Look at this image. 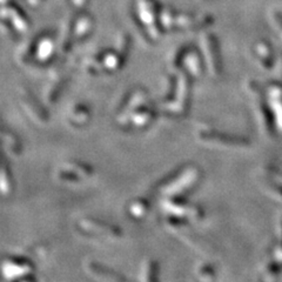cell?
Instances as JSON below:
<instances>
[{
    "instance_id": "cell-1",
    "label": "cell",
    "mask_w": 282,
    "mask_h": 282,
    "mask_svg": "<svg viewBox=\"0 0 282 282\" xmlns=\"http://www.w3.org/2000/svg\"><path fill=\"white\" fill-rule=\"evenodd\" d=\"M199 176L200 172L196 167H188L180 172L177 177H174L173 180L165 184L161 188V193L165 196L170 197L180 195V194L190 189L196 184V181L199 180Z\"/></svg>"
},
{
    "instance_id": "cell-2",
    "label": "cell",
    "mask_w": 282,
    "mask_h": 282,
    "mask_svg": "<svg viewBox=\"0 0 282 282\" xmlns=\"http://www.w3.org/2000/svg\"><path fill=\"white\" fill-rule=\"evenodd\" d=\"M176 93H174V98L171 100V102L167 103V109L176 114H181L187 108L189 83H188L187 73L183 70L176 71Z\"/></svg>"
},
{
    "instance_id": "cell-3",
    "label": "cell",
    "mask_w": 282,
    "mask_h": 282,
    "mask_svg": "<svg viewBox=\"0 0 282 282\" xmlns=\"http://www.w3.org/2000/svg\"><path fill=\"white\" fill-rule=\"evenodd\" d=\"M163 209L170 216L178 219H189L199 220L202 216V210L195 205L184 202L180 200H174L173 197H166L161 201Z\"/></svg>"
},
{
    "instance_id": "cell-4",
    "label": "cell",
    "mask_w": 282,
    "mask_h": 282,
    "mask_svg": "<svg viewBox=\"0 0 282 282\" xmlns=\"http://www.w3.org/2000/svg\"><path fill=\"white\" fill-rule=\"evenodd\" d=\"M138 15L152 39H158L160 35V27L158 25L157 11L153 0H138Z\"/></svg>"
},
{
    "instance_id": "cell-5",
    "label": "cell",
    "mask_w": 282,
    "mask_h": 282,
    "mask_svg": "<svg viewBox=\"0 0 282 282\" xmlns=\"http://www.w3.org/2000/svg\"><path fill=\"white\" fill-rule=\"evenodd\" d=\"M79 226L87 234L102 236L106 239H116L121 236V233L116 227L106 225V223L100 222L98 220L85 218L80 220Z\"/></svg>"
},
{
    "instance_id": "cell-6",
    "label": "cell",
    "mask_w": 282,
    "mask_h": 282,
    "mask_svg": "<svg viewBox=\"0 0 282 282\" xmlns=\"http://www.w3.org/2000/svg\"><path fill=\"white\" fill-rule=\"evenodd\" d=\"M146 103H147V94H146L145 91L142 90L135 91V92L129 96L128 101L126 102L124 108L120 111L118 118H116L118 124L121 126L129 125V121H131V116L133 113L140 108L141 106L146 105Z\"/></svg>"
},
{
    "instance_id": "cell-7",
    "label": "cell",
    "mask_w": 282,
    "mask_h": 282,
    "mask_svg": "<svg viewBox=\"0 0 282 282\" xmlns=\"http://www.w3.org/2000/svg\"><path fill=\"white\" fill-rule=\"evenodd\" d=\"M201 45H202L203 54H205L207 69H208L210 74L216 76L219 72V59L215 38L212 34L205 33L201 38Z\"/></svg>"
},
{
    "instance_id": "cell-8",
    "label": "cell",
    "mask_w": 282,
    "mask_h": 282,
    "mask_svg": "<svg viewBox=\"0 0 282 282\" xmlns=\"http://www.w3.org/2000/svg\"><path fill=\"white\" fill-rule=\"evenodd\" d=\"M2 18H4V20L8 19L12 27L15 31H18L19 33H24V32L27 31L28 22L26 20L25 15L20 12V9L12 5L11 1L8 2L7 6H6V4H2Z\"/></svg>"
},
{
    "instance_id": "cell-9",
    "label": "cell",
    "mask_w": 282,
    "mask_h": 282,
    "mask_svg": "<svg viewBox=\"0 0 282 282\" xmlns=\"http://www.w3.org/2000/svg\"><path fill=\"white\" fill-rule=\"evenodd\" d=\"M20 101L22 108L25 109L26 113L30 115V118L33 120V121L37 122V124H45V122L47 121L48 116L46 115V113L44 112V109L41 108L40 106H38L37 103H35L30 94H21Z\"/></svg>"
},
{
    "instance_id": "cell-10",
    "label": "cell",
    "mask_w": 282,
    "mask_h": 282,
    "mask_svg": "<svg viewBox=\"0 0 282 282\" xmlns=\"http://www.w3.org/2000/svg\"><path fill=\"white\" fill-rule=\"evenodd\" d=\"M31 265L27 264V262L14 260H5L2 262V273H4V277L9 279V280L31 274Z\"/></svg>"
},
{
    "instance_id": "cell-11",
    "label": "cell",
    "mask_w": 282,
    "mask_h": 282,
    "mask_svg": "<svg viewBox=\"0 0 282 282\" xmlns=\"http://www.w3.org/2000/svg\"><path fill=\"white\" fill-rule=\"evenodd\" d=\"M181 64L186 72L192 77H199L202 72L199 53L195 50L185 51L181 56Z\"/></svg>"
},
{
    "instance_id": "cell-12",
    "label": "cell",
    "mask_w": 282,
    "mask_h": 282,
    "mask_svg": "<svg viewBox=\"0 0 282 282\" xmlns=\"http://www.w3.org/2000/svg\"><path fill=\"white\" fill-rule=\"evenodd\" d=\"M147 105V103H146ZM141 106L140 108L137 109L134 113H133L131 116V121H129V125L135 126V127H144L151 121L152 118H153V109L148 106Z\"/></svg>"
},
{
    "instance_id": "cell-13",
    "label": "cell",
    "mask_w": 282,
    "mask_h": 282,
    "mask_svg": "<svg viewBox=\"0 0 282 282\" xmlns=\"http://www.w3.org/2000/svg\"><path fill=\"white\" fill-rule=\"evenodd\" d=\"M54 52V40L51 37H44L39 40L35 48V56L39 61H47Z\"/></svg>"
},
{
    "instance_id": "cell-14",
    "label": "cell",
    "mask_w": 282,
    "mask_h": 282,
    "mask_svg": "<svg viewBox=\"0 0 282 282\" xmlns=\"http://www.w3.org/2000/svg\"><path fill=\"white\" fill-rule=\"evenodd\" d=\"M86 270L91 275H93L94 278L100 279V280H108V281H121L122 278L114 272H111L106 268H102L98 266L96 264H93V262H90L89 265L86 266Z\"/></svg>"
},
{
    "instance_id": "cell-15",
    "label": "cell",
    "mask_w": 282,
    "mask_h": 282,
    "mask_svg": "<svg viewBox=\"0 0 282 282\" xmlns=\"http://www.w3.org/2000/svg\"><path fill=\"white\" fill-rule=\"evenodd\" d=\"M63 170L65 172H69V173H71L74 177L79 178V179H84V178H90V177H92V174H93L92 171H91V168H89L83 164L73 163V161H70V163L64 164Z\"/></svg>"
},
{
    "instance_id": "cell-16",
    "label": "cell",
    "mask_w": 282,
    "mask_h": 282,
    "mask_svg": "<svg viewBox=\"0 0 282 282\" xmlns=\"http://www.w3.org/2000/svg\"><path fill=\"white\" fill-rule=\"evenodd\" d=\"M93 21L90 15H82L74 25V35L76 38H83L92 30Z\"/></svg>"
},
{
    "instance_id": "cell-17",
    "label": "cell",
    "mask_w": 282,
    "mask_h": 282,
    "mask_svg": "<svg viewBox=\"0 0 282 282\" xmlns=\"http://www.w3.org/2000/svg\"><path fill=\"white\" fill-rule=\"evenodd\" d=\"M90 118L89 111L85 108L84 106H77L74 107L70 114V121L72 122L73 125L80 126V125H85L87 122V120Z\"/></svg>"
},
{
    "instance_id": "cell-18",
    "label": "cell",
    "mask_w": 282,
    "mask_h": 282,
    "mask_svg": "<svg viewBox=\"0 0 282 282\" xmlns=\"http://www.w3.org/2000/svg\"><path fill=\"white\" fill-rule=\"evenodd\" d=\"M102 64L105 70H111L115 71L120 67V65L122 63V57L120 53H113V52H108L106 53L102 58Z\"/></svg>"
},
{
    "instance_id": "cell-19",
    "label": "cell",
    "mask_w": 282,
    "mask_h": 282,
    "mask_svg": "<svg viewBox=\"0 0 282 282\" xmlns=\"http://www.w3.org/2000/svg\"><path fill=\"white\" fill-rule=\"evenodd\" d=\"M2 138H4V145L8 154L13 155V157L19 155V153H20V145H19L17 139L13 137L12 134H8L6 132L2 133Z\"/></svg>"
},
{
    "instance_id": "cell-20",
    "label": "cell",
    "mask_w": 282,
    "mask_h": 282,
    "mask_svg": "<svg viewBox=\"0 0 282 282\" xmlns=\"http://www.w3.org/2000/svg\"><path fill=\"white\" fill-rule=\"evenodd\" d=\"M155 275V264L153 261H146L142 264L140 271V280L150 281L154 280Z\"/></svg>"
},
{
    "instance_id": "cell-21",
    "label": "cell",
    "mask_w": 282,
    "mask_h": 282,
    "mask_svg": "<svg viewBox=\"0 0 282 282\" xmlns=\"http://www.w3.org/2000/svg\"><path fill=\"white\" fill-rule=\"evenodd\" d=\"M147 210V203L144 200H137L129 206V213L134 218H142Z\"/></svg>"
},
{
    "instance_id": "cell-22",
    "label": "cell",
    "mask_w": 282,
    "mask_h": 282,
    "mask_svg": "<svg viewBox=\"0 0 282 282\" xmlns=\"http://www.w3.org/2000/svg\"><path fill=\"white\" fill-rule=\"evenodd\" d=\"M86 69L90 73L96 74V73L101 72L102 70H105V67H103L102 61H100L98 59H91V60L87 61Z\"/></svg>"
},
{
    "instance_id": "cell-23",
    "label": "cell",
    "mask_w": 282,
    "mask_h": 282,
    "mask_svg": "<svg viewBox=\"0 0 282 282\" xmlns=\"http://www.w3.org/2000/svg\"><path fill=\"white\" fill-rule=\"evenodd\" d=\"M7 181H11L7 178V173H6V167L2 166V171H1V190H2V194L6 195V194L9 193V190H11V188L8 187V185L6 184Z\"/></svg>"
},
{
    "instance_id": "cell-24",
    "label": "cell",
    "mask_w": 282,
    "mask_h": 282,
    "mask_svg": "<svg viewBox=\"0 0 282 282\" xmlns=\"http://www.w3.org/2000/svg\"><path fill=\"white\" fill-rule=\"evenodd\" d=\"M199 274H200V278L201 279H205V280H212V279L214 278L213 277V272L210 271L209 267L201 268L200 272H199Z\"/></svg>"
},
{
    "instance_id": "cell-25",
    "label": "cell",
    "mask_w": 282,
    "mask_h": 282,
    "mask_svg": "<svg viewBox=\"0 0 282 282\" xmlns=\"http://www.w3.org/2000/svg\"><path fill=\"white\" fill-rule=\"evenodd\" d=\"M72 1V4L76 6V7H84V6L86 5L87 0H71Z\"/></svg>"
},
{
    "instance_id": "cell-26",
    "label": "cell",
    "mask_w": 282,
    "mask_h": 282,
    "mask_svg": "<svg viewBox=\"0 0 282 282\" xmlns=\"http://www.w3.org/2000/svg\"><path fill=\"white\" fill-rule=\"evenodd\" d=\"M26 1H27L31 6H33V7H37V6L41 4V1H43V0H26Z\"/></svg>"
}]
</instances>
